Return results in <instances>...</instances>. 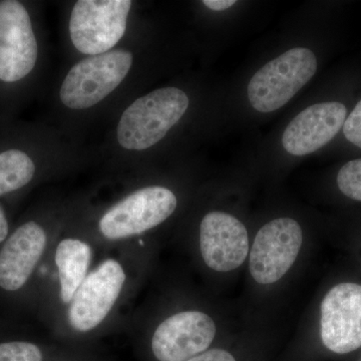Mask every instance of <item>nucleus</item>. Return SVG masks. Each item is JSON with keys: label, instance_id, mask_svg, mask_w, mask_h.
<instances>
[{"label": "nucleus", "instance_id": "nucleus-11", "mask_svg": "<svg viewBox=\"0 0 361 361\" xmlns=\"http://www.w3.org/2000/svg\"><path fill=\"white\" fill-rule=\"evenodd\" d=\"M200 250L210 269L223 273L236 270L250 252L245 225L229 213L206 214L200 225Z\"/></svg>", "mask_w": 361, "mask_h": 361}, {"label": "nucleus", "instance_id": "nucleus-18", "mask_svg": "<svg viewBox=\"0 0 361 361\" xmlns=\"http://www.w3.org/2000/svg\"><path fill=\"white\" fill-rule=\"evenodd\" d=\"M343 134L348 141L361 149V101L358 102L343 125Z\"/></svg>", "mask_w": 361, "mask_h": 361}, {"label": "nucleus", "instance_id": "nucleus-3", "mask_svg": "<svg viewBox=\"0 0 361 361\" xmlns=\"http://www.w3.org/2000/svg\"><path fill=\"white\" fill-rule=\"evenodd\" d=\"M133 59L132 52L116 49L82 59L66 75L59 92L61 101L73 110L96 106L122 84Z\"/></svg>", "mask_w": 361, "mask_h": 361}, {"label": "nucleus", "instance_id": "nucleus-13", "mask_svg": "<svg viewBox=\"0 0 361 361\" xmlns=\"http://www.w3.org/2000/svg\"><path fill=\"white\" fill-rule=\"evenodd\" d=\"M45 245L47 235L37 223L30 221L18 228L0 251V287L16 291L25 286Z\"/></svg>", "mask_w": 361, "mask_h": 361}, {"label": "nucleus", "instance_id": "nucleus-1", "mask_svg": "<svg viewBox=\"0 0 361 361\" xmlns=\"http://www.w3.org/2000/svg\"><path fill=\"white\" fill-rule=\"evenodd\" d=\"M189 104L186 92L177 87H161L140 97L121 116L118 142L130 151L151 148L179 122Z\"/></svg>", "mask_w": 361, "mask_h": 361}, {"label": "nucleus", "instance_id": "nucleus-21", "mask_svg": "<svg viewBox=\"0 0 361 361\" xmlns=\"http://www.w3.org/2000/svg\"><path fill=\"white\" fill-rule=\"evenodd\" d=\"M8 230V222H7L6 212L0 205V243L6 239Z\"/></svg>", "mask_w": 361, "mask_h": 361}, {"label": "nucleus", "instance_id": "nucleus-4", "mask_svg": "<svg viewBox=\"0 0 361 361\" xmlns=\"http://www.w3.org/2000/svg\"><path fill=\"white\" fill-rule=\"evenodd\" d=\"M133 2L130 0H80L70 20L73 44L82 54H106L123 37Z\"/></svg>", "mask_w": 361, "mask_h": 361}, {"label": "nucleus", "instance_id": "nucleus-20", "mask_svg": "<svg viewBox=\"0 0 361 361\" xmlns=\"http://www.w3.org/2000/svg\"><path fill=\"white\" fill-rule=\"evenodd\" d=\"M235 4H236L235 0H204L203 1L204 6L214 11H227Z\"/></svg>", "mask_w": 361, "mask_h": 361}, {"label": "nucleus", "instance_id": "nucleus-9", "mask_svg": "<svg viewBox=\"0 0 361 361\" xmlns=\"http://www.w3.org/2000/svg\"><path fill=\"white\" fill-rule=\"evenodd\" d=\"M217 334L213 318L201 311H182L159 325L152 350L159 361H187L205 353Z\"/></svg>", "mask_w": 361, "mask_h": 361}, {"label": "nucleus", "instance_id": "nucleus-16", "mask_svg": "<svg viewBox=\"0 0 361 361\" xmlns=\"http://www.w3.org/2000/svg\"><path fill=\"white\" fill-rule=\"evenodd\" d=\"M337 186L344 196L361 202V159L342 166L337 174Z\"/></svg>", "mask_w": 361, "mask_h": 361}, {"label": "nucleus", "instance_id": "nucleus-12", "mask_svg": "<svg viewBox=\"0 0 361 361\" xmlns=\"http://www.w3.org/2000/svg\"><path fill=\"white\" fill-rule=\"evenodd\" d=\"M346 115L348 109L339 102L308 106L287 126L282 135V146L292 156L314 153L338 134Z\"/></svg>", "mask_w": 361, "mask_h": 361}, {"label": "nucleus", "instance_id": "nucleus-6", "mask_svg": "<svg viewBox=\"0 0 361 361\" xmlns=\"http://www.w3.org/2000/svg\"><path fill=\"white\" fill-rule=\"evenodd\" d=\"M177 205V197L168 188H142L104 214L99 221V230L111 240L142 234L167 220Z\"/></svg>", "mask_w": 361, "mask_h": 361}, {"label": "nucleus", "instance_id": "nucleus-14", "mask_svg": "<svg viewBox=\"0 0 361 361\" xmlns=\"http://www.w3.org/2000/svg\"><path fill=\"white\" fill-rule=\"evenodd\" d=\"M92 258L90 246L77 239H65L59 244L56 263L61 281V297L70 303L78 287L87 277Z\"/></svg>", "mask_w": 361, "mask_h": 361}, {"label": "nucleus", "instance_id": "nucleus-17", "mask_svg": "<svg viewBox=\"0 0 361 361\" xmlns=\"http://www.w3.org/2000/svg\"><path fill=\"white\" fill-rule=\"evenodd\" d=\"M0 361H42V353L30 342H6L0 344Z\"/></svg>", "mask_w": 361, "mask_h": 361}, {"label": "nucleus", "instance_id": "nucleus-10", "mask_svg": "<svg viewBox=\"0 0 361 361\" xmlns=\"http://www.w3.org/2000/svg\"><path fill=\"white\" fill-rule=\"evenodd\" d=\"M125 280L122 265L113 259L92 271L71 301L68 320L71 326L82 332L96 329L115 305Z\"/></svg>", "mask_w": 361, "mask_h": 361}, {"label": "nucleus", "instance_id": "nucleus-5", "mask_svg": "<svg viewBox=\"0 0 361 361\" xmlns=\"http://www.w3.org/2000/svg\"><path fill=\"white\" fill-rule=\"evenodd\" d=\"M303 230L292 218H277L261 227L249 252V271L256 283H277L295 264Z\"/></svg>", "mask_w": 361, "mask_h": 361}, {"label": "nucleus", "instance_id": "nucleus-8", "mask_svg": "<svg viewBox=\"0 0 361 361\" xmlns=\"http://www.w3.org/2000/svg\"><path fill=\"white\" fill-rule=\"evenodd\" d=\"M320 336L337 355L361 348V285L345 282L327 292L320 306Z\"/></svg>", "mask_w": 361, "mask_h": 361}, {"label": "nucleus", "instance_id": "nucleus-15", "mask_svg": "<svg viewBox=\"0 0 361 361\" xmlns=\"http://www.w3.org/2000/svg\"><path fill=\"white\" fill-rule=\"evenodd\" d=\"M35 173V161L25 152L11 149L0 153V196L26 186Z\"/></svg>", "mask_w": 361, "mask_h": 361}, {"label": "nucleus", "instance_id": "nucleus-19", "mask_svg": "<svg viewBox=\"0 0 361 361\" xmlns=\"http://www.w3.org/2000/svg\"><path fill=\"white\" fill-rule=\"evenodd\" d=\"M187 361H237L225 349L214 348L210 350H206L201 355L195 356L191 360Z\"/></svg>", "mask_w": 361, "mask_h": 361}, {"label": "nucleus", "instance_id": "nucleus-7", "mask_svg": "<svg viewBox=\"0 0 361 361\" xmlns=\"http://www.w3.org/2000/svg\"><path fill=\"white\" fill-rule=\"evenodd\" d=\"M39 45L27 9L16 0L0 1V80L20 82L37 65Z\"/></svg>", "mask_w": 361, "mask_h": 361}, {"label": "nucleus", "instance_id": "nucleus-2", "mask_svg": "<svg viewBox=\"0 0 361 361\" xmlns=\"http://www.w3.org/2000/svg\"><path fill=\"white\" fill-rule=\"evenodd\" d=\"M317 59L306 47H295L266 63L248 85L249 103L260 113L279 110L314 77Z\"/></svg>", "mask_w": 361, "mask_h": 361}]
</instances>
